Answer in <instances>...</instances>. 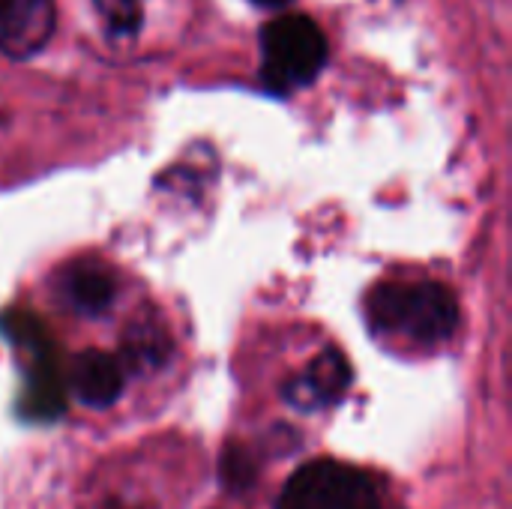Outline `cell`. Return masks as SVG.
<instances>
[{
	"mask_svg": "<svg viewBox=\"0 0 512 509\" xmlns=\"http://www.w3.org/2000/svg\"><path fill=\"white\" fill-rule=\"evenodd\" d=\"M66 393H72L87 408H111L126 387V369L114 354L84 351L63 369Z\"/></svg>",
	"mask_w": 512,
	"mask_h": 509,
	"instance_id": "cell-7",
	"label": "cell"
},
{
	"mask_svg": "<svg viewBox=\"0 0 512 509\" xmlns=\"http://www.w3.org/2000/svg\"><path fill=\"white\" fill-rule=\"evenodd\" d=\"M276 509H384V501L369 474L321 459L303 465L285 483Z\"/></svg>",
	"mask_w": 512,
	"mask_h": 509,
	"instance_id": "cell-4",
	"label": "cell"
},
{
	"mask_svg": "<svg viewBox=\"0 0 512 509\" xmlns=\"http://www.w3.org/2000/svg\"><path fill=\"white\" fill-rule=\"evenodd\" d=\"M108 509H135V507H120V504H111Z\"/></svg>",
	"mask_w": 512,
	"mask_h": 509,
	"instance_id": "cell-13",
	"label": "cell"
},
{
	"mask_svg": "<svg viewBox=\"0 0 512 509\" xmlns=\"http://www.w3.org/2000/svg\"><path fill=\"white\" fill-rule=\"evenodd\" d=\"M3 336L24 354V390L18 411L27 420L51 423L66 411V381L57 357V345L42 324V318L30 312H6L0 318Z\"/></svg>",
	"mask_w": 512,
	"mask_h": 509,
	"instance_id": "cell-3",
	"label": "cell"
},
{
	"mask_svg": "<svg viewBox=\"0 0 512 509\" xmlns=\"http://www.w3.org/2000/svg\"><path fill=\"white\" fill-rule=\"evenodd\" d=\"M327 57V36L309 15H279L261 27V84L276 96L309 87Z\"/></svg>",
	"mask_w": 512,
	"mask_h": 509,
	"instance_id": "cell-2",
	"label": "cell"
},
{
	"mask_svg": "<svg viewBox=\"0 0 512 509\" xmlns=\"http://www.w3.org/2000/svg\"><path fill=\"white\" fill-rule=\"evenodd\" d=\"M366 318L375 336L435 348L453 339L462 312L456 294L441 282H384L369 294Z\"/></svg>",
	"mask_w": 512,
	"mask_h": 509,
	"instance_id": "cell-1",
	"label": "cell"
},
{
	"mask_svg": "<svg viewBox=\"0 0 512 509\" xmlns=\"http://www.w3.org/2000/svg\"><path fill=\"white\" fill-rule=\"evenodd\" d=\"M351 387V363L339 348L321 351L300 375H294L282 396L291 408L297 411H324L342 402V396Z\"/></svg>",
	"mask_w": 512,
	"mask_h": 509,
	"instance_id": "cell-5",
	"label": "cell"
},
{
	"mask_svg": "<svg viewBox=\"0 0 512 509\" xmlns=\"http://www.w3.org/2000/svg\"><path fill=\"white\" fill-rule=\"evenodd\" d=\"M57 27L54 0H0V54L24 60L39 54Z\"/></svg>",
	"mask_w": 512,
	"mask_h": 509,
	"instance_id": "cell-6",
	"label": "cell"
},
{
	"mask_svg": "<svg viewBox=\"0 0 512 509\" xmlns=\"http://www.w3.org/2000/svg\"><path fill=\"white\" fill-rule=\"evenodd\" d=\"M258 9H267V12H276V9H285L288 3H294V0H252Z\"/></svg>",
	"mask_w": 512,
	"mask_h": 509,
	"instance_id": "cell-12",
	"label": "cell"
},
{
	"mask_svg": "<svg viewBox=\"0 0 512 509\" xmlns=\"http://www.w3.org/2000/svg\"><path fill=\"white\" fill-rule=\"evenodd\" d=\"M93 6L111 36L132 39L144 24V0H93Z\"/></svg>",
	"mask_w": 512,
	"mask_h": 509,
	"instance_id": "cell-10",
	"label": "cell"
},
{
	"mask_svg": "<svg viewBox=\"0 0 512 509\" xmlns=\"http://www.w3.org/2000/svg\"><path fill=\"white\" fill-rule=\"evenodd\" d=\"M171 354V336L162 324L159 315L144 312L141 318L132 321V327L126 330L123 339V354L117 357L123 363V369H135V372H147L156 369L168 360Z\"/></svg>",
	"mask_w": 512,
	"mask_h": 509,
	"instance_id": "cell-9",
	"label": "cell"
},
{
	"mask_svg": "<svg viewBox=\"0 0 512 509\" xmlns=\"http://www.w3.org/2000/svg\"><path fill=\"white\" fill-rule=\"evenodd\" d=\"M255 483V459L249 456L246 447L231 444L222 453V486H228L231 492H246Z\"/></svg>",
	"mask_w": 512,
	"mask_h": 509,
	"instance_id": "cell-11",
	"label": "cell"
},
{
	"mask_svg": "<svg viewBox=\"0 0 512 509\" xmlns=\"http://www.w3.org/2000/svg\"><path fill=\"white\" fill-rule=\"evenodd\" d=\"M60 291L78 315L93 318L111 309L117 297V282L108 267L84 261V264H72L60 276Z\"/></svg>",
	"mask_w": 512,
	"mask_h": 509,
	"instance_id": "cell-8",
	"label": "cell"
}]
</instances>
